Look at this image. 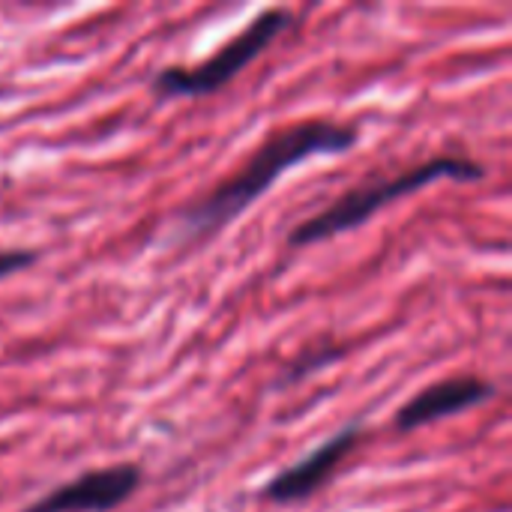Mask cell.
<instances>
[{
	"label": "cell",
	"mask_w": 512,
	"mask_h": 512,
	"mask_svg": "<svg viewBox=\"0 0 512 512\" xmlns=\"http://www.w3.org/2000/svg\"><path fill=\"white\" fill-rule=\"evenodd\" d=\"M36 258H39V255H36L33 249H3V252H0V279L15 276V273L33 267Z\"/></svg>",
	"instance_id": "obj_8"
},
{
	"label": "cell",
	"mask_w": 512,
	"mask_h": 512,
	"mask_svg": "<svg viewBox=\"0 0 512 512\" xmlns=\"http://www.w3.org/2000/svg\"><path fill=\"white\" fill-rule=\"evenodd\" d=\"M357 138H360V129L354 123H333V120H306V123H291L279 132H270L234 177L222 180L204 198H195L192 204L180 210L183 237L201 240V237L222 231L246 207H252L288 168L312 156L348 153L357 144Z\"/></svg>",
	"instance_id": "obj_1"
},
{
	"label": "cell",
	"mask_w": 512,
	"mask_h": 512,
	"mask_svg": "<svg viewBox=\"0 0 512 512\" xmlns=\"http://www.w3.org/2000/svg\"><path fill=\"white\" fill-rule=\"evenodd\" d=\"M483 177H486V168L477 159H468V156H459V153L432 156V159L417 162L414 168H408L402 174L372 180V183H363V186H354V189L342 192L324 210H318L315 216L294 225L291 234H288V243L294 249H303V246L333 240L336 234H348V231L366 225L387 204H393V201H399L405 195H414V192H420V189H426V186H432L438 180L474 183V180H483Z\"/></svg>",
	"instance_id": "obj_2"
},
{
	"label": "cell",
	"mask_w": 512,
	"mask_h": 512,
	"mask_svg": "<svg viewBox=\"0 0 512 512\" xmlns=\"http://www.w3.org/2000/svg\"><path fill=\"white\" fill-rule=\"evenodd\" d=\"M141 480L144 474L132 462L93 468L48 489L21 512H114L141 489Z\"/></svg>",
	"instance_id": "obj_4"
},
{
	"label": "cell",
	"mask_w": 512,
	"mask_h": 512,
	"mask_svg": "<svg viewBox=\"0 0 512 512\" xmlns=\"http://www.w3.org/2000/svg\"><path fill=\"white\" fill-rule=\"evenodd\" d=\"M339 357H342V348H339V345H318V348H309V351H303V354L288 366V372L279 378V384H282V387L297 384V381H303L306 375L318 372L321 366H327V363H333V360H339Z\"/></svg>",
	"instance_id": "obj_7"
},
{
	"label": "cell",
	"mask_w": 512,
	"mask_h": 512,
	"mask_svg": "<svg viewBox=\"0 0 512 512\" xmlns=\"http://www.w3.org/2000/svg\"><path fill=\"white\" fill-rule=\"evenodd\" d=\"M294 24L291 9H264L258 12L234 39H228L216 54H210L204 63L195 66H165L153 78V90L162 99H201L225 84H231L252 60H258L288 27Z\"/></svg>",
	"instance_id": "obj_3"
},
{
	"label": "cell",
	"mask_w": 512,
	"mask_h": 512,
	"mask_svg": "<svg viewBox=\"0 0 512 512\" xmlns=\"http://www.w3.org/2000/svg\"><path fill=\"white\" fill-rule=\"evenodd\" d=\"M495 384L480 378V375H456L435 381L423 387L417 396H411L399 411H396V432H417L423 426H432L438 420L459 417L465 411H474L486 402L495 399Z\"/></svg>",
	"instance_id": "obj_6"
},
{
	"label": "cell",
	"mask_w": 512,
	"mask_h": 512,
	"mask_svg": "<svg viewBox=\"0 0 512 512\" xmlns=\"http://www.w3.org/2000/svg\"><path fill=\"white\" fill-rule=\"evenodd\" d=\"M360 441H363V426L360 423H351V426L339 429L333 438H327L321 447H315L306 459L288 465L273 480H267L264 489H261V501L276 504V507H291V504L309 501L312 495H318L330 483V477L357 450Z\"/></svg>",
	"instance_id": "obj_5"
}]
</instances>
